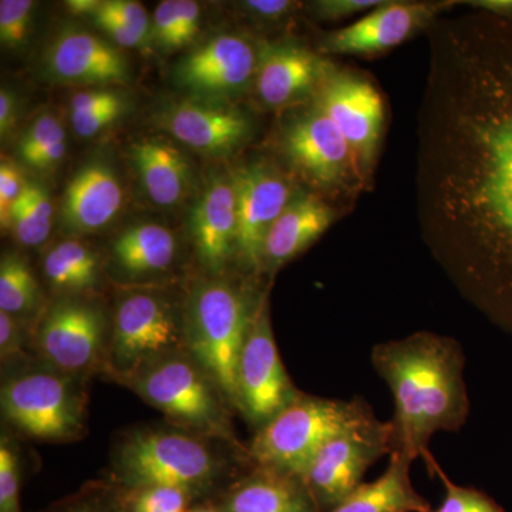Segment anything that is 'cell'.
Segmentation results:
<instances>
[{
  "label": "cell",
  "mask_w": 512,
  "mask_h": 512,
  "mask_svg": "<svg viewBox=\"0 0 512 512\" xmlns=\"http://www.w3.org/2000/svg\"><path fill=\"white\" fill-rule=\"evenodd\" d=\"M120 106H124V100L119 93L104 89L86 90L74 94L70 100V116H86Z\"/></svg>",
  "instance_id": "obj_41"
},
{
  "label": "cell",
  "mask_w": 512,
  "mask_h": 512,
  "mask_svg": "<svg viewBox=\"0 0 512 512\" xmlns=\"http://www.w3.org/2000/svg\"><path fill=\"white\" fill-rule=\"evenodd\" d=\"M114 268L128 281L165 274L177 258V241L170 229L140 224L121 232L111 247Z\"/></svg>",
  "instance_id": "obj_26"
},
{
  "label": "cell",
  "mask_w": 512,
  "mask_h": 512,
  "mask_svg": "<svg viewBox=\"0 0 512 512\" xmlns=\"http://www.w3.org/2000/svg\"><path fill=\"white\" fill-rule=\"evenodd\" d=\"M261 45L239 35L212 37L178 63L175 82L202 100L245 92L254 86Z\"/></svg>",
  "instance_id": "obj_16"
},
{
  "label": "cell",
  "mask_w": 512,
  "mask_h": 512,
  "mask_svg": "<svg viewBox=\"0 0 512 512\" xmlns=\"http://www.w3.org/2000/svg\"><path fill=\"white\" fill-rule=\"evenodd\" d=\"M94 12L103 13L110 18L119 20L143 37L146 42L151 40L150 18L146 8L134 0H103Z\"/></svg>",
  "instance_id": "obj_37"
},
{
  "label": "cell",
  "mask_w": 512,
  "mask_h": 512,
  "mask_svg": "<svg viewBox=\"0 0 512 512\" xmlns=\"http://www.w3.org/2000/svg\"><path fill=\"white\" fill-rule=\"evenodd\" d=\"M64 138L66 133L60 121L53 114H43L37 117L20 137L19 156L29 165L40 153Z\"/></svg>",
  "instance_id": "obj_35"
},
{
  "label": "cell",
  "mask_w": 512,
  "mask_h": 512,
  "mask_svg": "<svg viewBox=\"0 0 512 512\" xmlns=\"http://www.w3.org/2000/svg\"><path fill=\"white\" fill-rule=\"evenodd\" d=\"M52 218L53 205L45 187L28 181L22 197L10 212L8 228L19 244L35 248L49 238Z\"/></svg>",
  "instance_id": "obj_29"
},
{
  "label": "cell",
  "mask_w": 512,
  "mask_h": 512,
  "mask_svg": "<svg viewBox=\"0 0 512 512\" xmlns=\"http://www.w3.org/2000/svg\"><path fill=\"white\" fill-rule=\"evenodd\" d=\"M456 2L384 0L352 25L325 33L320 55L377 56L396 49L421 32H427L441 13Z\"/></svg>",
  "instance_id": "obj_15"
},
{
  "label": "cell",
  "mask_w": 512,
  "mask_h": 512,
  "mask_svg": "<svg viewBox=\"0 0 512 512\" xmlns=\"http://www.w3.org/2000/svg\"><path fill=\"white\" fill-rule=\"evenodd\" d=\"M376 414L363 397L326 399L301 393L247 444L249 463L303 477L313 457L336 434Z\"/></svg>",
  "instance_id": "obj_7"
},
{
  "label": "cell",
  "mask_w": 512,
  "mask_h": 512,
  "mask_svg": "<svg viewBox=\"0 0 512 512\" xmlns=\"http://www.w3.org/2000/svg\"><path fill=\"white\" fill-rule=\"evenodd\" d=\"M413 461L392 453L382 476L362 483L342 503L328 512H430L431 504L414 490Z\"/></svg>",
  "instance_id": "obj_25"
},
{
  "label": "cell",
  "mask_w": 512,
  "mask_h": 512,
  "mask_svg": "<svg viewBox=\"0 0 512 512\" xmlns=\"http://www.w3.org/2000/svg\"><path fill=\"white\" fill-rule=\"evenodd\" d=\"M313 101L348 141L366 190L372 187L386 126V106L376 84L365 74L333 64Z\"/></svg>",
  "instance_id": "obj_11"
},
{
  "label": "cell",
  "mask_w": 512,
  "mask_h": 512,
  "mask_svg": "<svg viewBox=\"0 0 512 512\" xmlns=\"http://www.w3.org/2000/svg\"><path fill=\"white\" fill-rule=\"evenodd\" d=\"M460 3L497 18L512 20V0H471V2Z\"/></svg>",
  "instance_id": "obj_47"
},
{
  "label": "cell",
  "mask_w": 512,
  "mask_h": 512,
  "mask_svg": "<svg viewBox=\"0 0 512 512\" xmlns=\"http://www.w3.org/2000/svg\"><path fill=\"white\" fill-rule=\"evenodd\" d=\"M13 440L9 433L0 440V512H22V461Z\"/></svg>",
  "instance_id": "obj_33"
},
{
  "label": "cell",
  "mask_w": 512,
  "mask_h": 512,
  "mask_svg": "<svg viewBox=\"0 0 512 512\" xmlns=\"http://www.w3.org/2000/svg\"><path fill=\"white\" fill-rule=\"evenodd\" d=\"M215 500L224 512H320L302 477L254 464Z\"/></svg>",
  "instance_id": "obj_21"
},
{
  "label": "cell",
  "mask_w": 512,
  "mask_h": 512,
  "mask_svg": "<svg viewBox=\"0 0 512 512\" xmlns=\"http://www.w3.org/2000/svg\"><path fill=\"white\" fill-rule=\"evenodd\" d=\"M421 458L426 463L430 476L439 478L446 490L443 503L430 512H505L504 508L484 491L454 483L430 450Z\"/></svg>",
  "instance_id": "obj_30"
},
{
  "label": "cell",
  "mask_w": 512,
  "mask_h": 512,
  "mask_svg": "<svg viewBox=\"0 0 512 512\" xmlns=\"http://www.w3.org/2000/svg\"><path fill=\"white\" fill-rule=\"evenodd\" d=\"M32 330L28 323L0 312V360L3 366L33 356Z\"/></svg>",
  "instance_id": "obj_34"
},
{
  "label": "cell",
  "mask_w": 512,
  "mask_h": 512,
  "mask_svg": "<svg viewBox=\"0 0 512 512\" xmlns=\"http://www.w3.org/2000/svg\"><path fill=\"white\" fill-rule=\"evenodd\" d=\"M119 491L126 512H188L200 501L188 491L164 485Z\"/></svg>",
  "instance_id": "obj_31"
},
{
  "label": "cell",
  "mask_w": 512,
  "mask_h": 512,
  "mask_svg": "<svg viewBox=\"0 0 512 512\" xmlns=\"http://www.w3.org/2000/svg\"><path fill=\"white\" fill-rule=\"evenodd\" d=\"M26 184L28 181H25L19 168L3 160L0 165V221L3 227H8L10 212L22 197Z\"/></svg>",
  "instance_id": "obj_39"
},
{
  "label": "cell",
  "mask_w": 512,
  "mask_h": 512,
  "mask_svg": "<svg viewBox=\"0 0 512 512\" xmlns=\"http://www.w3.org/2000/svg\"><path fill=\"white\" fill-rule=\"evenodd\" d=\"M87 380L59 372L35 356L6 365L0 387L3 423L28 440L82 439L89 419Z\"/></svg>",
  "instance_id": "obj_6"
},
{
  "label": "cell",
  "mask_w": 512,
  "mask_h": 512,
  "mask_svg": "<svg viewBox=\"0 0 512 512\" xmlns=\"http://www.w3.org/2000/svg\"><path fill=\"white\" fill-rule=\"evenodd\" d=\"M333 64L295 42L262 43L255 92L268 110L296 109L311 103Z\"/></svg>",
  "instance_id": "obj_17"
},
{
  "label": "cell",
  "mask_w": 512,
  "mask_h": 512,
  "mask_svg": "<svg viewBox=\"0 0 512 512\" xmlns=\"http://www.w3.org/2000/svg\"><path fill=\"white\" fill-rule=\"evenodd\" d=\"M383 2L384 0H320L312 3L311 10L316 19L340 20L370 12Z\"/></svg>",
  "instance_id": "obj_40"
},
{
  "label": "cell",
  "mask_w": 512,
  "mask_h": 512,
  "mask_svg": "<svg viewBox=\"0 0 512 512\" xmlns=\"http://www.w3.org/2000/svg\"><path fill=\"white\" fill-rule=\"evenodd\" d=\"M151 40L165 50L180 49L177 0H164L154 13Z\"/></svg>",
  "instance_id": "obj_38"
},
{
  "label": "cell",
  "mask_w": 512,
  "mask_h": 512,
  "mask_svg": "<svg viewBox=\"0 0 512 512\" xmlns=\"http://www.w3.org/2000/svg\"><path fill=\"white\" fill-rule=\"evenodd\" d=\"M45 309L42 292L29 262L16 252L3 254L0 261V312L35 326Z\"/></svg>",
  "instance_id": "obj_28"
},
{
  "label": "cell",
  "mask_w": 512,
  "mask_h": 512,
  "mask_svg": "<svg viewBox=\"0 0 512 512\" xmlns=\"http://www.w3.org/2000/svg\"><path fill=\"white\" fill-rule=\"evenodd\" d=\"M99 6V0H70L67 2V8L76 15L92 16L94 10Z\"/></svg>",
  "instance_id": "obj_48"
},
{
  "label": "cell",
  "mask_w": 512,
  "mask_h": 512,
  "mask_svg": "<svg viewBox=\"0 0 512 512\" xmlns=\"http://www.w3.org/2000/svg\"><path fill=\"white\" fill-rule=\"evenodd\" d=\"M175 350H185L183 306L175 308L163 293L134 289L114 306L103 376L121 384L150 360Z\"/></svg>",
  "instance_id": "obj_9"
},
{
  "label": "cell",
  "mask_w": 512,
  "mask_h": 512,
  "mask_svg": "<svg viewBox=\"0 0 512 512\" xmlns=\"http://www.w3.org/2000/svg\"><path fill=\"white\" fill-rule=\"evenodd\" d=\"M124 111V106L113 107V109L100 111V113L86 114V116H70L73 130L77 136L90 138L97 136L101 131L106 130L111 124L116 123L117 119Z\"/></svg>",
  "instance_id": "obj_42"
},
{
  "label": "cell",
  "mask_w": 512,
  "mask_h": 512,
  "mask_svg": "<svg viewBox=\"0 0 512 512\" xmlns=\"http://www.w3.org/2000/svg\"><path fill=\"white\" fill-rule=\"evenodd\" d=\"M299 8L301 3L289 2V0H248L244 3V9L248 10L254 18L268 20V22L284 19Z\"/></svg>",
  "instance_id": "obj_44"
},
{
  "label": "cell",
  "mask_w": 512,
  "mask_h": 512,
  "mask_svg": "<svg viewBox=\"0 0 512 512\" xmlns=\"http://www.w3.org/2000/svg\"><path fill=\"white\" fill-rule=\"evenodd\" d=\"M46 67L59 82L77 84L124 83L126 59L106 40L82 30L62 33L47 50Z\"/></svg>",
  "instance_id": "obj_22"
},
{
  "label": "cell",
  "mask_w": 512,
  "mask_h": 512,
  "mask_svg": "<svg viewBox=\"0 0 512 512\" xmlns=\"http://www.w3.org/2000/svg\"><path fill=\"white\" fill-rule=\"evenodd\" d=\"M389 421L377 417L349 427L325 444L303 474L320 512L333 510L363 483L370 467L392 451Z\"/></svg>",
  "instance_id": "obj_13"
},
{
  "label": "cell",
  "mask_w": 512,
  "mask_h": 512,
  "mask_svg": "<svg viewBox=\"0 0 512 512\" xmlns=\"http://www.w3.org/2000/svg\"><path fill=\"white\" fill-rule=\"evenodd\" d=\"M18 120V101L15 94L3 87L0 92V134L8 136Z\"/></svg>",
  "instance_id": "obj_46"
},
{
  "label": "cell",
  "mask_w": 512,
  "mask_h": 512,
  "mask_svg": "<svg viewBox=\"0 0 512 512\" xmlns=\"http://www.w3.org/2000/svg\"><path fill=\"white\" fill-rule=\"evenodd\" d=\"M279 148L293 173L325 200L349 205L366 190L348 141L313 100L285 121Z\"/></svg>",
  "instance_id": "obj_8"
},
{
  "label": "cell",
  "mask_w": 512,
  "mask_h": 512,
  "mask_svg": "<svg viewBox=\"0 0 512 512\" xmlns=\"http://www.w3.org/2000/svg\"><path fill=\"white\" fill-rule=\"evenodd\" d=\"M121 386L163 413L171 426L248 454L247 444H242L235 433V410L210 373L187 350L150 360Z\"/></svg>",
  "instance_id": "obj_5"
},
{
  "label": "cell",
  "mask_w": 512,
  "mask_h": 512,
  "mask_svg": "<svg viewBox=\"0 0 512 512\" xmlns=\"http://www.w3.org/2000/svg\"><path fill=\"white\" fill-rule=\"evenodd\" d=\"M123 201V187L109 165L87 164L64 192L60 210L63 225L73 234L99 231L117 217Z\"/></svg>",
  "instance_id": "obj_23"
},
{
  "label": "cell",
  "mask_w": 512,
  "mask_h": 512,
  "mask_svg": "<svg viewBox=\"0 0 512 512\" xmlns=\"http://www.w3.org/2000/svg\"><path fill=\"white\" fill-rule=\"evenodd\" d=\"M90 19L93 20L94 25L99 26L103 32L123 47H141L146 45V40L138 36L133 29L128 28L124 23L119 20L110 18V16L103 15V13L94 12Z\"/></svg>",
  "instance_id": "obj_43"
},
{
  "label": "cell",
  "mask_w": 512,
  "mask_h": 512,
  "mask_svg": "<svg viewBox=\"0 0 512 512\" xmlns=\"http://www.w3.org/2000/svg\"><path fill=\"white\" fill-rule=\"evenodd\" d=\"M110 319L93 296H60L46 306L32 330V353L66 375H103Z\"/></svg>",
  "instance_id": "obj_10"
},
{
  "label": "cell",
  "mask_w": 512,
  "mask_h": 512,
  "mask_svg": "<svg viewBox=\"0 0 512 512\" xmlns=\"http://www.w3.org/2000/svg\"><path fill=\"white\" fill-rule=\"evenodd\" d=\"M160 121L175 140L211 157L234 153L252 136L247 114L221 101H177L165 107Z\"/></svg>",
  "instance_id": "obj_18"
},
{
  "label": "cell",
  "mask_w": 512,
  "mask_h": 512,
  "mask_svg": "<svg viewBox=\"0 0 512 512\" xmlns=\"http://www.w3.org/2000/svg\"><path fill=\"white\" fill-rule=\"evenodd\" d=\"M188 512H224V510L215 498H208V500L198 501L192 505Z\"/></svg>",
  "instance_id": "obj_49"
},
{
  "label": "cell",
  "mask_w": 512,
  "mask_h": 512,
  "mask_svg": "<svg viewBox=\"0 0 512 512\" xmlns=\"http://www.w3.org/2000/svg\"><path fill=\"white\" fill-rule=\"evenodd\" d=\"M336 217L338 210L325 198L313 191L296 192L266 235L262 275L274 278L279 269L315 244Z\"/></svg>",
  "instance_id": "obj_20"
},
{
  "label": "cell",
  "mask_w": 512,
  "mask_h": 512,
  "mask_svg": "<svg viewBox=\"0 0 512 512\" xmlns=\"http://www.w3.org/2000/svg\"><path fill=\"white\" fill-rule=\"evenodd\" d=\"M192 244L205 275H227L237 262V194L231 175L212 178L190 217Z\"/></svg>",
  "instance_id": "obj_19"
},
{
  "label": "cell",
  "mask_w": 512,
  "mask_h": 512,
  "mask_svg": "<svg viewBox=\"0 0 512 512\" xmlns=\"http://www.w3.org/2000/svg\"><path fill=\"white\" fill-rule=\"evenodd\" d=\"M301 393L288 375L276 345L268 293L239 356L237 413L258 431L295 402Z\"/></svg>",
  "instance_id": "obj_12"
},
{
  "label": "cell",
  "mask_w": 512,
  "mask_h": 512,
  "mask_svg": "<svg viewBox=\"0 0 512 512\" xmlns=\"http://www.w3.org/2000/svg\"><path fill=\"white\" fill-rule=\"evenodd\" d=\"M42 512H126L120 491L109 480L90 481L76 493L56 501Z\"/></svg>",
  "instance_id": "obj_32"
},
{
  "label": "cell",
  "mask_w": 512,
  "mask_h": 512,
  "mask_svg": "<svg viewBox=\"0 0 512 512\" xmlns=\"http://www.w3.org/2000/svg\"><path fill=\"white\" fill-rule=\"evenodd\" d=\"M426 33L421 238L458 293L512 338V20L474 10Z\"/></svg>",
  "instance_id": "obj_1"
},
{
  "label": "cell",
  "mask_w": 512,
  "mask_h": 512,
  "mask_svg": "<svg viewBox=\"0 0 512 512\" xmlns=\"http://www.w3.org/2000/svg\"><path fill=\"white\" fill-rule=\"evenodd\" d=\"M249 464L247 453L167 423L121 433L106 480L123 490L181 488L202 501L218 497Z\"/></svg>",
  "instance_id": "obj_3"
},
{
  "label": "cell",
  "mask_w": 512,
  "mask_h": 512,
  "mask_svg": "<svg viewBox=\"0 0 512 512\" xmlns=\"http://www.w3.org/2000/svg\"><path fill=\"white\" fill-rule=\"evenodd\" d=\"M42 268L47 285L60 296H92L101 284L99 254L76 239L50 248Z\"/></svg>",
  "instance_id": "obj_27"
},
{
  "label": "cell",
  "mask_w": 512,
  "mask_h": 512,
  "mask_svg": "<svg viewBox=\"0 0 512 512\" xmlns=\"http://www.w3.org/2000/svg\"><path fill=\"white\" fill-rule=\"evenodd\" d=\"M231 178L237 194V264L244 274L259 276L266 235L299 190L266 161L244 165Z\"/></svg>",
  "instance_id": "obj_14"
},
{
  "label": "cell",
  "mask_w": 512,
  "mask_h": 512,
  "mask_svg": "<svg viewBox=\"0 0 512 512\" xmlns=\"http://www.w3.org/2000/svg\"><path fill=\"white\" fill-rule=\"evenodd\" d=\"M138 177L148 198L160 207H173L190 190V164L174 144L143 138L131 147Z\"/></svg>",
  "instance_id": "obj_24"
},
{
  "label": "cell",
  "mask_w": 512,
  "mask_h": 512,
  "mask_svg": "<svg viewBox=\"0 0 512 512\" xmlns=\"http://www.w3.org/2000/svg\"><path fill=\"white\" fill-rule=\"evenodd\" d=\"M32 0H2L0 2V40L3 45L20 47L25 43L32 20Z\"/></svg>",
  "instance_id": "obj_36"
},
{
  "label": "cell",
  "mask_w": 512,
  "mask_h": 512,
  "mask_svg": "<svg viewBox=\"0 0 512 512\" xmlns=\"http://www.w3.org/2000/svg\"><path fill=\"white\" fill-rule=\"evenodd\" d=\"M178 23H180V47L187 46L198 33L200 5L192 0H177Z\"/></svg>",
  "instance_id": "obj_45"
},
{
  "label": "cell",
  "mask_w": 512,
  "mask_h": 512,
  "mask_svg": "<svg viewBox=\"0 0 512 512\" xmlns=\"http://www.w3.org/2000/svg\"><path fill=\"white\" fill-rule=\"evenodd\" d=\"M370 362L393 396L390 454L417 460L429 451L434 434L466 426L471 407L466 356L456 339L413 333L376 345Z\"/></svg>",
  "instance_id": "obj_2"
},
{
  "label": "cell",
  "mask_w": 512,
  "mask_h": 512,
  "mask_svg": "<svg viewBox=\"0 0 512 512\" xmlns=\"http://www.w3.org/2000/svg\"><path fill=\"white\" fill-rule=\"evenodd\" d=\"M268 289L205 275L183 303L185 350L200 362L237 413V369L249 330Z\"/></svg>",
  "instance_id": "obj_4"
}]
</instances>
